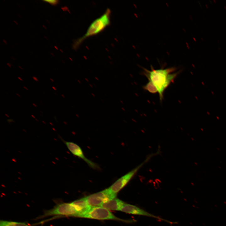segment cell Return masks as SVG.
Masks as SVG:
<instances>
[{"instance_id": "obj_26", "label": "cell", "mask_w": 226, "mask_h": 226, "mask_svg": "<svg viewBox=\"0 0 226 226\" xmlns=\"http://www.w3.org/2000/svg\"><path fill=\"white\" fill-rule=\"evenodd\" d=\"M35 120H36V121H38L37 119H35Z\"/></svg>"}, {"instance_id": "obj_14", "label": "cell", "mask_w": 226, "mask_h": 226, "mask_svg": "<svg viewBox=\"0 0 226 226\" xmlns=\"http://www.w3.org/2000/svg\"><path fill=\"white\" fill-rule=\"evenodd\" d=\"M32 78L36 82L38 81V78L35 76L33 77Z\"/></svg>"}, {"instance_id": "obj_23", "label": "cell", "mask_w": 226, "mask_h": 226, "mask_svg": "<svg viewBox=\"0 0 226 226\" xmlns=\"http://www.w3.org/2000/svg\"><path fill=\"white\" fill-rule=\"evenodd\" d=\"M16 94L17 95H18L19 97H20V96L18 93Z\"/></svg>"}, {"instance_id": "obj_19", "label": "cell", "mask_w": 226, "mask_h": 226, "mask_svg": "<svg viewBox=\"0 0 226 226\" xmlns=\"http://www.w3.org/2000/svg\"><path fill=\"white\" fill-rule=\"evenodd\" d=\"M32 104L35 107H37V105L35 103H33Z\"/></svg>"}, {"instance_id": "obj_1", "label": "cell", "mask_w": 226, "mask_h": 226, "mask_svg": "<svg viewBox=\"0 0 226 226\" xmlns=\"http://www.w3.org/2000/svg\"><path fill=\"white\" fill-rule=\"evenodd\" d=\"M143 69V74L157 89L161 101L164 98V91L173 82L180 72V71L173 73L176 70V68L175 67L158 69H154L151 67V70Z\"/></svg>"}, {"instance_id": "obj_16", "label": "cell", "mask_w": 226, "mask_h": 226, "mask_svg": "<svg viewBox=\"0 0 226 226\" xmlns=\"http://www.w3.org/2000/svg\"><path fill=\"white\" fill-rule=\"evenodd\" d=\"M52 88L54 90H55V91L56 90V89L55 87H54V86H52Z\"/></svg>"}, {"instance_id": "obj_13", "label": "cell", "mask_w": 226, "mask_h": 226, "mask_svg": "<svg viewBox=\"0 0 226 226\" xmlns=\"http://www.w3.org/2000/svg\"><path fill=\"white\" fill-rule=\"evenodd\" d=\"M45 2H47L50 3L52 5H55L56 4L58 3V1L56 0H44Z\"/></svg>"}, {"instance_id": "obj_25", "label": "cell", "mask_w": 226, "mask_h": 226, "mask_svg": "<svg viewBox=\"0 0 226 226\" xmlns=\"http://www.w3.org/2000/svg\"><path fill=\"white\" fill-rule=\"evenodd\" d=\"M61 95L63 98H65V97L63 94H61Z\"/></svg>"}, {"instance_id": "obj_3", "label": "cell", "mask_w": 226, "mask_h": 226, "mask_svg": "<svg viewBox=\"0 0 226 226\" xmlns=\"http://www.w3.org/2000/svg\"><path fill=\"white\" fill-rule=\"evenodd\" d=\"M159 153V150L156 153L149 155L141 164L118 179L108 188L109 189L112 193L117 194L118 192L129 182L143 166L148 162L152 157Z\"/></svg>"}, {"instance_id": "obj_6", "label": "cell", "mask_w": 226, "mask_h": 226, "mask_svg": "<svg viewBox=\"0 0 226 226\" xmlns=\"http://www.w3.org/2000/svg\"><path fill=\"white\" fill-rule=\"evenodd\" d=\"M117 194L112 193L108 188L85 197L87 202L91 207L100 206L107 200L115 198Z\"/></svg>"}, {"instance_id": "obj_10", "label": "cell", "mask_w": 226, "mask_h": 226, "mask_svg": "<svg viewBox=\"0 0 226 226\" xmlns=\"http://www.w3.org/2000/svg\"><path fill=\"white\" fill-rule=\"evenodd\" d=\"M71 203L78 212V214L86 212L91 207L88 204L84 197L75 200Z\"/></svg>"}, {"instance_id": "obj_4", "label": "cell", "mask_w": 226, "mask_h": 226, "mask_svg": "<svg viewBox=\"0 0 226 226\" xmlns=\"http://www.w3.org/2000/svg\"><path fill=\"white\" fill-rule=\"evenodd\" d=\"M75 217L98 220H113L123 221L116 217L109 210L100 206L91 207L86 212L76 215Z\"/></svg>"}, {"instance_id": "obj_11", "label": "cell", "mask_w": 226, "mask_h": 226, "mask_svg": "<svg viewBox=\"0 0 226 226\" xmlns=\"http://www.w3.org/2000/svg\"><path fill=\"white\" fill-rule=\"evenodd\" d=\"M0 226H30L25 222L1 220Z\"/></svg>"}, {"instance_id": "obj_5", "label": "cell", "mask_w": 226, "mask_h": 226, "mask_svg": "<svg viewBox=\"0 0 226 226\" xmlns=\"http://www.w3.org/2000/svg\"><path fill=\"white\" fill-rule=\"evenodd\" d=\"M78 214L74 206L71 203H57L52 208L45 211L41 218L53 216L75 217Z\"/></svg>"}, {"instance_id": "obj_21", "label": "cell", "mask_w": 226, "mask_h": 226, "mask_svg": "<svg viewBox=\"0 0 226 226\" xmlns=\"http://www.w3.org/2000/svg\"><path fill=\"white\" fill-rule=\"evenodd\" d=\"M31 116H32V117H33V118H35V117L33 115H31Z\"/></svg>"}, {"instance_id": "obj_24", "label": "cell", "mask_w": 226, "mask_h": 226, "mask_svg": "<svg viewBox=\"0 0 226 226\" xmlns=\"http://www.w3.org/2000/svg\"><path fill=\"white\" fill-rule=\"evenodd\" d=\"M54 119H55V120L56 119V121H57V120H56V116H54Z\"/></svg>"}, {"instance_id": "obj_2", "label": "cell", "mask_w": 226, "mask_h": 226, "mask_svg": "<svg viewBox=\"0 0 226 226\" xmlns=\"http://www.w3.org/2000/svg\"><path fill=\"white\" fill-rule=\"evenodd\" d=\"M111 13L110 10L108 8L103 14L94 20L83 35L74 42L73 48H78L86 39L98 34L108 26L110 23Z\"/></svg>"}, {"instance_id": "obj_12", "label": "cell", "mask_w": 226, "mask_h": 226, "mask_svg": "<svg viewBox=\"0 0 226 226\" xmlns=\"http://www.w3.org/2000/svg\"><path fill=\"white\" fill-rule=\"evenodd\" d=\"M143 88L145 90L152 93H156L158 92L157 90L155 87L150 81L144 86Z\"/></svg>"}, {"instance_id": "obj_22", "label": "cell", "mask_w": 226, "mask_h": 226, "mask_svg": "<svg viewBox=\"0 0 226 226\" xmlns=\"http://www.w3.org/2000/svg\"><path fill=\"white\" fill-rule=\"evenodd\" d=\"M5 115H6V116H7V117H9V116L7 114H5Z\"/></svg>"}, {"instance_id": "obj_15", "label": "cell", "mask_w": 226, "mask_h": 226, "mask_svg": "<svg viewBox=\"0 0 226 226\" xmlns=\"http://www.w3.org/2000/svg\"><path fill=\"white\" fill-rule=\"evenodd\" d=\"M7 121H8V122H11V121H12V122L14 121H13V120L12 119H8V120H7Z\"/></svg>"}, {"instance_id": "obj_9", "label": "cell", "mask_w": 226, "mask_h": 226, "mask_svg": "<svg viewBox=\"0 0 226 226\" xmlns=\"http://www.w3.org/2000/svg\"><path fill=\"white\" fill-rule=\"evenodd\" d=\"M125 203L116 198L107 200L103 203L100 207L109 210L120 211Z\"/></svg>"}, {"instance_id": "obj_20", "label": "cell", "mask_w": 226, "mask_h": 226, "mask_svg": "<svg viewBox=\"0 0 226 226\" xmlns=\"http://www.w3.org/2000/svg\"><path fill=\"white\" fill-rule=\"evenodd\" d=\"M50 80L52 82H54L53 79L51 78H50Z\"/></svg>"}, {"instance_id": "obj_8", "label": "cell", "mask_w": 226, "mask_h": 226, "mask_svg": "<svg viewBox=\"0 0 226 226\" xmlns=\"http://www.w3.org/2000/svg\"><path fill=\"white\" fill-rule=\"evenodd\" d=\"M121 211L127 213L146 216L164 220L158 217L146 212L136 206L126 203H125L123 205L121 210Z\"/></svg>"}, {"instance_id": "obj_17", "label": "cell", "mask_w": 226, "mask_h": 226, "mask_svg": "<svg viewBox=\"0 0 226 226\" xmlns=\"http://www.w3.org/2000/svg\"><path fill=\"white\" fill-rule=\"evenodd\" d=\"M24 88L26 90H28V88H27V87H26L25 86H24Z\"/></svg>"}, {"instance_id": "obj_7", "label": "cell", "mask_w": 226, "mask_h": 226, "mask_svg": "<svg viewBox=\"0 0 226 226\" xmlns=\"http://www.w3.org/2000/svg\"><path fill=\"white\" fill-rule=\"evenodd\" d=\"M62 139L69 151L73 155L83 160L90 167L96 170L100 169L97 164L87 159L85 156L82 149L78 145L73 142L66 141Z\"/></svg>"}, {"instance_id": "obj_18", "label": "cell", "mask_w": 226, "mask_h": 226, "mask_svg": "<svg viewBox=\"0 0 226 226\" xmlns=\"http://www.w3.org/2000/svg\"><path fill=\"white\" fill-rule=\"evenodd\" d=\"M18 78L21 81H23L22 79L21 78L19 77H18Z\"/></svg>"}]
</instances>
